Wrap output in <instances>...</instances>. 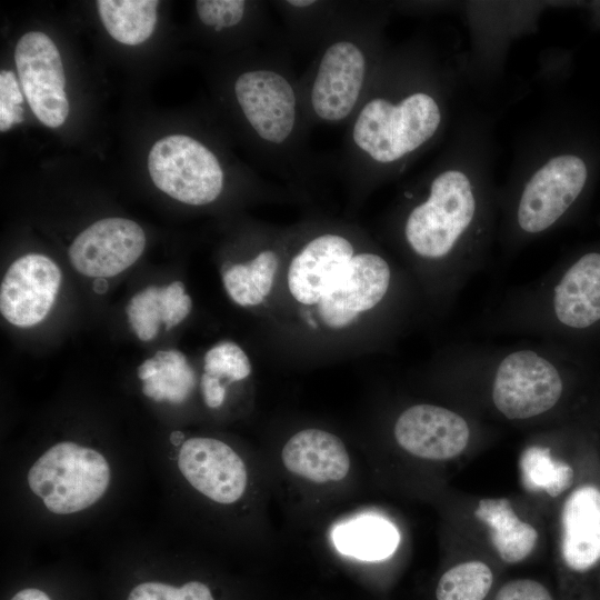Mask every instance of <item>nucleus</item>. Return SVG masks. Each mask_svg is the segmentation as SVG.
<instances>
[{"label": "nucleus", "instance_id": "5", "mask_svg": "<svg viewBox=\"0 0 600 600\" xmlns=\"http://www.w3.org/2000/svg\"><path fill=\"white\" fill-rule=\"evenodd\" d=\"M109 482L106 458L70 441L52 446L28 472L29 488L56 514L79 512L94 504Z\"/></svg>", "mask_w": 600, "mask_h": 600}, {"label": "nucleus", "instance_id": "35", "mask_svg": "<svg viewBox=\"0 0 600 600\" xmlns=\"http://www.w3.org/2000/svg\"><path fill=\"white\" fill-rule=\"evenodd\" d=\"M200 386L204 402L209 408H219L223 403L226 388L221 384L219 378L204 372L201 377Z\"/></svg>", "mask_w": 600, "mask_h": 600}, {"label": "nucleus", "instance_id": "27", "mask_svg": "<svg viewBox=\"0 0 600 600\" xmlns=\"http://www.w3.org/2000/svg\"><path fill=\"white\" fill-rule=\"evenodd\" d=\"M158 287L150 286L137 293L127 307L129 323L138 338L149 341L157 336L162 322V310L158 300Z\"/></svg>", "mask_w": 600, "mask_h": 600}, {"label": "nucleus", "instance_id": "23", "mask_svg": "<svg viewBox=\"0 0 600 600\" xmlns=\"http://www.w3.org/2000/svg\"><path fill=\"white\" fill-rule=\"evenodd\" d=\"M158 373L143 381V393L154 401L182 403L196 384V374L186 357L178 350L158 351Z\"/></svg>", "mask_w": 600, "mask_h": 600}, {"label": "nucleus", "instance_id": "10", "mask_svg": "<svg viewBox=\"0 0 600 600\" xmlns=\"http://www.w3.org/2000/svg\"><path fill=\"white\" fill-rule=\"evenodd\" d=\"M14 62L28 103L40 122L60 127L69 114L62 60L46 33L30 31L18 41Z\"/></svg>", "mask_w": 600, "mask_h": 600}, {"label": "nucleus", "instance_id": "26", "mask_svg": "<svg viewBox=\"0 0 600 600\" xmlns=\"http://www.w3.org/2000/svg\"><path fill=\"white\" fill-rule=\"evenodd\" d=\"M204 372L219 379L240 381L251 373V363L238 344L224 341L213 346L206 353Z\"/></svg>", "mask_w": 600, "mask_h": 600}, {"label": "nucleus", "instance_id": "15", "mask_svg": "<svg viewBox=\"0 0 600 600\" xmlns=\"http://www.w3.org/2000/svg\"><path fill=\"white\" fill-rule=\"evenodd\" d=\"M394 438L412 456L446 460L460 454L468 446L470 428L457 412L434 404H416L397 419Z\"/></svg>", "mask_w": 600, "mask_h": 600}, {"label": "nucleus", "instance_id": "21", "mask_svg": "<svg viewBox=\"0 0 600 600\" xmlns=\"http://www.w3.org/2000/svg\"><path fill=\"white\" fill-rule=\"evenodd\" d=\"M397 528L387 519L364 514L336 527L333 543L347 554L362 560H383L390 557L399 544Z\"/></svg>", "mask_w": 600, "mask_h": 600}, {"label": "nucleus", "instance_id": "18", "mask_svg": "<svg viewBox=\"0 0 600 600\" xmlns=\"http://www.w3.org/2000/svg\"><path fill=\"white\" fill-rule=\"evenodd\" d=\"M281 459L288 471L314 483L344 479L351 464L342 440L316 428L293 434L283 446Z\"/></svg>", "mask_w": 600, "mask_h": 600}, {"label": "nucleus", "instance_id": "3", "mask_svg": "<svg viewBox=\"0 0 600 600\" xmlns=\"http://www.w3.org/2000/svg\"><path fill=\"white\" fill-rule=\"evenodd\" d=\"M379 12L353 2L338 27L317 48L299 76L309 127L342 124L352 118L384 60Z\"/></svg>", "mask_w": 600, "mask_h": 600}, {"label": "nucleus", "instance_id": "28", "mask_svg": "<svg viewBox=\"0 0 600 600\" xmlns=\"http://www.w3.org/2000/svg\"><path fill=\"white\" fill-rule=\"evenodd\" d=\"M249 3L243 0H198L196 11L200 22L214 32L238 27L248 14Z\"/></svg>", "mask_w": 600, "mask_h": 600}, {"label": "nucleus", "instance_id": "20", "mask_svg": "<svg viewBox=\"0 0 600 600\" xmlns=\"http://www.w3.org/2000/svg\"><path fill=\"white\" fill-rule=\"evenodd\" d=\"M474 517L489 528L491 542L504 562L518 563L532 552L538 532L518 518L508 499H481Z\"/></svg>", "mask_w": 600, "mask_h": 600}, {"label": "nucleus", "instance_id": "25", "mask_svg": "<svg viewBox=\"0 0 600 600\" xmlns=\"http://www.w3.org/2000/svg\"><path fill=\"white\" fill-rule=\"evenodd\" d=\"M493 574L482 561L459 563L447 570L440 578L437 600H484L491 589Z\"/></svg>", "mask_w": 600, "mask_h": 600}, {"label": "nucleus", "instance_id": "14", "mask_svg": "<svg viewBox=\"0 0 600 600\" xmlns=\"http://www.w3.org/2000/svg\"><path fill=\"white\" fill-rule=\"evenodd\" d=\"M178 466L187 481L210 500L230 504L247 487V469L240 456L227 443L196 437L180 449Z\"/></svg>", "mask_w": 600, "mask_h": 600}, {"label": "nucleus", "instance_id": "32", "mask_svg": "<svg viewBox=\"0 0 600 600\" xmlns=\"http://www.w3.org/2000/svg\"><path fill=\"white\" fill-rule=\"evenodd\" d=\"M158 300L167 329L180 323L191 311V298L184 293V286L180 281L160 288Z\"/></svg>", "mask_w": 600, "mask_h": 600}, {"label": "nucleus", "instance_id": "6", "mask_svg": "<svg viewBox=\"0 0 600 600\" xmlns=\"http://www.w3.org/2000/svg\"><path fill=\"white\" fill-rule=\"evenodd\" d=\"M148 170L157 188L190 206L212 203L226 183V171L218 156L200 140L186 134L158 140L149 152Z\"/></svg>", "mask_w": 600, "mask_h": 600}, {"label": "nucleus", "instance_id": "8", "mask_svg": "<svg viewBox=\"0 0 600 600\" xmlns=\"http://www.w3.org/2000/svg\"><path fill=\"white\" fill-rule=\"evenodd\" d=\"M544 306L551 326L576 348L600 341V249L579 254L556 276Z\"/></svg>", "mask_w": 600, "mask_h": 600}, {"label": "nucleus", "instance_id": "24", "mask_svg": "<svg viewBox=\"0 0 600 600\" xmlns=\"http://www.w3.org/2000/svg\"><path fill=\"white\" fill-rule=\"evenodd\" d=\"M524 486L531 490H543L558 497L573 482L574 472L570 464L554 460L548 448L530 447L521 458Z\"/></svg>", "mask_w": 600, "mask_h": 600}, {"label": "nucleus", "instance_id": "13", "mask_svg": "<svg viewBox=\"0 0 600 600\" xmlns=\"http://www.w3.org/2000/svg\"><path fill=\"white\" fill-rule=\"evenodd\" d=\"M61 283L59 267L48 257L29 253L8 269L0 288V310L11 324L27 328L51 310Z\"/></svg>", "mask_w": 600, "mask_h": 600}, {"label": "nucleus", "instance_id": "36", "mask_svg": "<svg viewBox=\"0 0 600 600\" xmlns=\"http://www.w3.org/2000/svg\"><path fill=\"white\" fill-rule=\"evenodd\" d=\"M11 600H50L49 596L36 588H27L17 592Z\"/></svg>", "mask_w": 600, "mask_h": 600}, {"label": "nucleus", "instance_id": "4", "mask_svg": "<svg viewBox=\"0 0 600 600\" xmlns=\"http://www.w3.org/2000/svg\"><path fill=\"white\" fill-rule=\"evenodd\" d=\"M478 210L470 178L458 169L442 170L429 181L424 198L408 211L404 241L417 257L441 262L461 248Z\"/></svg>", "mask_w": 600, "mask_h": 600}, {"label": "nucleus", "instance_id": "1", "mask_svg": "<svg viewBox=\"0 0 600 600\" xmlns=\"http://www.w3.org/2000/svg\"><path fill=\"white\" fill-rule=\"evenodd\" d=\"M382 64L347 123L340 167L358 187L402 167L432 141L442 123L440 102L431 91L400 86L388 79Z\"/></svg>", "mask_w": 600, "mask_h": 600}, {"label": "nucleus", "instance_id": "37", "mask_svg": "<svg viewBox=\"0 0 600 600\" xmlns=\"http://www.w3.org/2000/svg\"><path fill=\"white\" fill-rule=\"evenodd\" d=\"M158 373V361L152 357L138 368V377L146 381Z\"/></svg>", "mask_w": 600, "mask_h": 600}, {"label": "nucleus", "instance_id": "9", "mask_svg": "<svg viewBox=\"0 0 600 600\" xmlns=\"http://www.w3.org/2000/svg\"><path fill=\"white\" fill-rule=\"evenodd\" d=\"M588 180V168L576 154L548 160L526 183L517 207V223L527 234L553 227L577 202Z\"/></svg>", "mask_w": 600, "mask_h": 600}, {"label": "nucleus", "instance_id": "30", "mask_svg": "<svg viewBox=\"0 0 600 600\" xmlns=\"http://www.w3.org/2000/svg\"><path fill=\"white\" fill-rule=\"evenodd\" d=\"M23 96L14 73L0 72V130L7 131L23 121Z\"/></svg>", "mask_w": 600, "mask_h": 600}, {"label": "nucleus", "instance_id": "39", "mask_svg": "<svg viewBox=\"0 0 600 600\" xmlns=\"http://www.w3.org/2000/svg\"><path fill=\"white\" fill-rule=\"evenodd\" d=\"M182 437H183V434H182L181 432L176 431V432H173V433L171 434L170 439H171L172 443H174L176 446H178V444L181 442Z\"/></svg>", "mask_w": 600, "mask_h": 600}, {"label": "nucleus", "instance_id": "11", "mask_svg": "<svg viewBox=\"0 0 600 600\" xmlns=\"http://www.w3.org/2000/svg\"><path fill=\"white\" fill-rule=\"evenodd\" d=\"M391 269L387 260L373 252H356L341 276L318 302L322 322L342 329L359 313L374 308L387 294Z\"/></svg>", "mask_w": 600, "mask_h": 600}, {"label": "nucleus", "instance_id": "12", "mask_svg": "<svg viewBox=\"0 0 600 600\" xmlns=\"http://www.w3.org/2000/svg\"><path fill=\"white\" fill-rule=\"evenodd\" d=\"M144 247L146 234L138 223L124 218H106L79 233L68 253L78 272L107 278L133 264Z\"/></svg>", "mask_w": 600, "mask_h": 600}, {"label": "nucleus", "instance_id": "16", "mask_svg": "<svg viewBox=\"0 0 600 600\" xmlns=\"http://www.w3.org/2000/svg\"><path fill=\"white\" fill-rule=\"evenodd\" d=\"M356 252L352 240L340 232L326 231L309 238L290 261V293L302 304H318Z\"/></svg>", "mask_w": 600, "mask_h": 600}, {"label": "nucleus", "instance_id": "19", "mask_svg": "<svg viewBox=\"0 0 600 600\" xmlns=\"http://www.w3.org/2000/svg\"><path fill=\"white\" fill-rule=\"evenodd\" d=\"M353 2L286 0L273 1L283 21L282 38L287 47L313 49L347 17Z\"/></svg>", "mask_w": 600, "mask_h": 600}, {"label": "nucleus", "instance_id": "2", "mask_svg": "<svg viewBox=\"0 0 600 600\" xmlns=\"http://www.w3.org/2000/svg\"><path fill=\"white\" fill-rule=\"evenodd\" d=\"M286 49L284 42L273 44L258 64L236 77L232 92L271 173L294 181L316 174L318 162L308 148L311 128Z\"/></svg>", "mask_w": 600, "mask_h": 600}, {"label": "nucleus", "instance_id": "22", "mask_svg": "<svg viewBox=\"0 0 600 600\" xmlns=\"http://www.w3.org/2000/svg\"><path fill=\"white\" fill-rule=\"evenodd\" d=\"M108 33L128 46L144 42L157 22L156 0H99L96 2Z\"/></svg>", "mask_w": 600, "mask_h": 600}, {"label": "nucleus", "instance_id": "33", "mask_svg": "<svg viewBox=\"0 0 600 600\" xmlns=\"http://www.w3.org/2000/svg\"><path fill=\"white\" fill-rule=\"evenodd\" d=\"M278 266L279 257L273 249L261 250L247 263L254 287L264 298L272 289Z\"/></svg>", "mask_w": 600, "mask_h": 600}, {"label": "nucleus", "instance_id": "31", "mask_svg": "<svg viewBox=\"0 0 600 600\" xmlns=\"http://www.w3.org/2000/svg\"><path fill=\"white\" fill-rule=\"evenodd\" d=\"M223 284L230 298L239 306H258L264 297L254 287L247 263L233 264L223 272Z\"/></svg>", "mask_w": 600, "mask_h": 600}, {"label": "nucleus", "instance_id": "38", "mask_svg": "<svg viewBox=\"0 0 600 600\" xmlns=\"http://www.w3.org/2000/svg\"><path fill=\"white\" fill-rule=\"evenodd\" d=\"M108 289V282L104 280V278H98L94 282H93V290L94 292L99 293V294H102L107 291Z\"/></svg>", "mask_w": 600, "mask_h": 600}, {"label": "nucleus", "instance_id": "17", "mask_svg": "<svg viewBox=\"0 0 600 600\" xmlns=\"http://www.w3.org/2000/svg\"><path fill=\"white\" fill-rule=\"evenodd\" d=\"M561 554L573 572L586 573L600 561V489L584 484L567 498L561 513Z\"/></svg>", "mask_w": 600, "mask_h": 600}, {"label": "nucleus", "instance_id": "29", "mask_svg": "<svg viewBox=\"0 0 600 600\" xmlns=\"http://www.w3.org/2000/svg\"><path fill=\"white\" fill-rule=\"evenodd\" d=\"M127 600H214L202 582L190 581L180 588L162 582H143L136 586Z\"/></svg>", "mask_w": 600, "mask_h": 600}, {"label": "nucleus", "instance_id": "34", "mask_svg": "<svg viewBox=\"0 0 600 600\" xmlns=\"http://www.w3.org/2000/svg\"><path fill=\"white\" fill-rule=\"evenodd\" d=\"M494 600H553L548 589L531 579H516L503 584Z\"/></svg>", "mask_w": 600, "mask_h": 600}, {"label": "nucleus", "instance_id": "7", "mask_svg": "<svg viewBox=\"0 0 600 600\" xmlns=\"http://www.w3.org/2000/svg\"><path fill=\"white\" fill-rule=\"evenodd\" d=\"M559 363L533 349H517L503 356L491 384L497 410L510 420L530 419L551 410L564 391Z\"/></svg>", "mask_w": 600, "mask_h": 600}]
</instances>
